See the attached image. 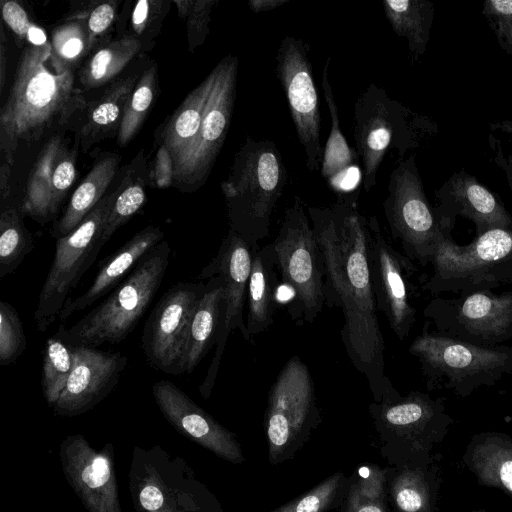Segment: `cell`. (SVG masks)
Returning a JSON list of instances; mask_svg holds the SVG:
<instances>
[{
    "label": "cell",
    "instance_id": "obj_25",
    "mask_svg": "<svg viewBox=\"0 0 512 512\" xmlns=\"http://www.w3.org/2000/svg\"><path fill=\"white\" fill-rule=\"evenodd\" d=\"M330 60L331 58L327 59L322 72V88L331 117V128L324 149L321 175L329 188L337 195L338 202L357 204L353 203L349 196L354 194L362 182V175L357 164L359 156L355 150L349 147L341 132L338 109L328 78Z\"/></svg>",
    "mask_w": 512,
    "mask_h": 512
},
{
    "label": "cell",
    "instance_id": "obj_28",
    "mask_svg": "<svg viewBox=\"0 0 512 512\" xmlns=\"http://www.w3.org/2000/svg\"><path fill=\"white\" fill-rule=\"evenodd\" d=\"M225 295L224 279L213 276L193 312L187 335L181 374L192 373L210 348L216 344Z\"/></svg>",
    "mask_w": 512,
    "mask_h": 512
},
{
    "label": "cell",
    "instance_id": "obj_49",
    "mask_svg": "<svg viewBox=\"0 0 512 512\" xmlns=\"http://www.w3.org/2000/svg\"><path fill=\"white\" fill-rule=\"evenodd\" d=\"M12 166L7 162L3 161L0 168V194L1 200L5 201L10 195V176Z\"/></svg>",
    "mask_w": 512,
    "mask_h": 512
},
{
    "label": "cell",
    "instance_id": "obj_43",
    "mask_svg": "<svg viewBox=\"0 0 512 512\" xmlns=\"http://www.w3.org/2000/svg\"><path fill=\"white\" fill-rule=\"evenodd\" d=\"M482 14L501 48L512 56V0H487Z\"/></svg>",
    "mask_w": 512,
    "mask_h": 512
},
{
    "label": "cell",
    "instance_id": "obj_12",
    "mask_svg": "<svg viewBox=\"0 0 512 512\" xmlns=\"http://www.w3.org/2000/svg\"><path fill=\"white\" fill-rule=\"evenodd\" d=\"M318 419L311 373L298 356H293L280 370L268 395L265 429L271 460L283 459L305 439Z\"/></svg>",
    "mask_w": 512,
    "mask_h": 512
},
{
    "label": "cell",
    "instance_id": "obj_22",
    "mask_svg": "<svg viewBox=\"0 0 512 512\" xmlns=\"http://www.w3.org/2000/svg\"><path fill=\"white\" fill-rule=\"evenodd\" d=\"M76 176L75 155L61 137H51L37 156L30 171L23 214L39 223L49 221L58 211Z\"/></svg>",
    "mask_w": 512,
    "mask_h": 512
},
{
    "label": "cell",
    "instance_id": "obj_14",
    "mask_svg": "<svg viewBox=\"0 0 512 512\" xmlns=\"http://www.w3.org/2000/svg\"><path fill=\"white\" fill-rule=\"evenodd\" d=\"M253 249L239 234L229 229L216 256L200 272L199 279H210L220 275L225 283V295L216 348L207 374L199 386L204 398H208L214 387L227 340L233 330L252 342L246 321L244 306L247 302L248 280L252 265Z\"/></svg>",
    "mask_w": 512,
    "mask_h": 512
},
{
    "label": "cell",
    "instance_id": "obj_35",
    "mask_svg": "<svg viewBox=\"0 0 512 512\" xmlns=\"http://www.w3.org/2000/svg\"><path fill=\"white\" fill-rule=\"evenodd\" d=\"M74 366V346L56 334L43 349L41 387L46 402L53 407L63 392Z\"/></svg>",
    "mask_w": 512,
    "mask_h": 512
},
{
    "label": "cell",
    "instance_id": "obj_5",
    "mask_svg": "<svg viewBox=\"0 0 512 512\" xmlns=\"http://www.w3.org/2000/svg\"><path fill=\"white\" fill-rule=\"evenodd\" d=\"M428 325L408 349L420 363L428 390H448L466 398L512 374V347L469 343L430 332Z\"/></svg>",
    "mask_w": 512,
    "mask_h": 512
},
{
    "label": "cell",
    "instance_id": "obj_52",
    "mask_svg": "<svg viewBox=\"0 0 512 512\" xmlns=\"http://www.w3.org/2000/svg\"><path fill=\"white\" fill-rule=\"evenodd\" d=\"M489 126L491 130H499L512 135V120L510 119L496 121L491 123Z\"/></svg>",
    "mask_w": 512,
    "mask_h": 512
},
{
    "label": "cell",
    "instance_id": "obj_24",
    "mask_svg": "<svg viewBox=\"0 0 512 512\" xmlns=\"http://www.w3.org/2000/svg\"><path fill=\"white\" fill-rule=\"evenodd\" d=\"M163 239L164 233L160 227L147 226L137 232L120 249L102 262L92 284L82 295L73 300H67L60 312V320L65 321L74 313L86 309L107 294Z\"/></svg>",
    "mask_w": 512,
    "mask_h": 512
},
{
    "label": "cell",
    "instance_id": "obj_11",
    "mask_svg": "<svg viewBox=\"0 0 512 512\" xmlns=\"http://www.w3.org/2000/svg\"><path fill=\"white\" fill-rule=\"evenodd\" d=\"M423 315L435 332L450 338L483 346H498L512 339V289L460 294L434 298Z\"/></svg>",
    "mask_w": 512,
    "mask_h": 512
},
{
    "label": "cell",
    "instance_id": "obj_42",
    "mask_svg": "<svg viewBox=\"0 0 512 512\" xmlns=\"http://www.w3.org/2000/svg\"><path fill=\"white\" fill-rule=\"evenodd\" d=\"M1 10L4 22L18 40L38 46L50 43L44 31L29 20L26 11L17 1H1Z\"/></svg>",
    "mask_w": 512,
    "mask_h": 512
},
{
    "label": "cell",
    "instance_id": "obj_18",
    "mask_svg": "<svg viewBox=\"0 0 512 512\" xmlns=\"http://www.w3.org/2000/svg\"><path fill=\"white\" fill-rule=\"evenodd\" d=\"M60 459L68 483L88 512H122L110 443L97 451L82 435H70L61 444Z\"/></svg>",
    "mask_w": 512,
    "mask_h": 512
},
{
    "label": "cell",
    "instance_id": "obj_53",
    "mask_svg": "<svg viewBox=\"0 0 512 512\" xmlns=\"http://www.w3.org/2000/svg\"><path fill=\"white\" fill-rule=\"evenodd\" d=\"M353 512H387V510L378 503H364L355 507Z\"/></svg>",
    "mask_w": 512,
    "mask_h": 512
},
{
    "label": "cell",
    "instance_id": "obj_16",
    "mask_svg": "<svg viewBox=\"0 0 512 512\" xmlns=\"http://www.w3.org/2000/svg\"><path fill=\"white\" fill-rule=\"evenodd\" d=\"M368 256L377 311L385 315L393 333L403 341L417 318L410 282L417 269L385 239L375 216L368 219Z\"/></svg>",
    "mask_w": 512,
    "mask_h": 512
},
{
    "label": "cell",
    "instance_id": "obj_32",
    "mask_svg": "<svg viewBox=\"0 0 512 512\" xmlns=\"http://www.w3.org/2000/svg\"><path fill=\"white\" fill-rule=\"evenodd\" d=\"M383 9L394 32L406 38L413 55L422 56L430 38L433 3L428 0H385Z\"/></svg>",
    "mask_w": 512,
    "mask_h": 512
},
{
    "label": "cell",
    "instance_id": "obj_39",
    "mask_svg": "<svg viewBox=\"0 0 512 512\" xmlns=\"http://www.w3.org/2000/svg\"><path fill=\"white\" fill-rule=\"evenodd\" d=\"M393 500L400 512H433V495L424 471H405L394 482Z\"/></svg>",
    "mask_w": 512,
    "mask_h": 512
},
{
    "label": "cell",
    "instance_id": "obj_46",
    "mask_svg": "<svg viewBox=\"0 0 512 512\" xmlns=\"http://www.w3.org/2000/svg\"><path fill=\"white\" fill-rule=\"evenodd\" d=\"M138 503L145 512H173L161 482L154 475L139 488Z\"/></svg>",
    "mask_w": 512,
    "mask_h": 512
},
{
    "label": "cell",
    "instance_id": "obj_7",
    "mask_svg": "<svg viewBox=\"0 0 512 512\" xmlns=\"http://www.w3.org/2000/svg\"><path fill=\"white\" fill-rule=\"evenodd\" d=\"M452 230L444 231L425 291L460 295L512 286V229L489 230L464 246L453 240Z\"/></svg>",
    "mask_w": 512,
    "mask_h": 512
},
{
    "label": "cell",
    "instance_id": "obj_4",
    "mask_svg": "<svg viewBox=\"0 0 512 512\" xmlns=\"http://www.w3.org/2000/svg\"><path fill=\"white\" fill-rule=\"evenodd\" d=\"M171 248L163 240L149 252L96 308L72 327L62 323L56 333L66 342L77 346L98 347L123 341L142 318L168 268Z\"/></svg>",
    "mask_w": 512,
    "mask_h": 512
},
{
    "label": "cell",
    "instance_id": "obj_29",
    "mask_svg": "<svg viewBox=\"0 0 512 512\" xmlns=\"http://www.w3.org/2000/svg\"><path fill=\"white\" fill-rule=\"evenodd\" d=\"M215 79V72L210 74L194 88L169 118L160 134V148L171 157L173 168L194 142L204 108Z\"/></svg>",
    "mask_w": 512,
    "mask_h": 512
},
{
    "label": "cell",
    "instance_id": "obj_51",
    "mask_svg": "<svg viewBox=\"0 0 512 512\" xmlns=\"http://www.w3.org/2000/svg\"><path fill=\"white\" fill-rule=\"evenodd\" d=\"M286 3L288 0H250L248 6L253 12L260 13L276 9Z\"/></svg>",
    "mask_w": 512,
    "mask_h": 512
},
{
    "label": "cell",
    "instance_id": "obj_9",
    "mask_svg": "<svg viewBox=\"0 0 512 512\" xmlns=\"http://www.w3.org/2000/svg\"><path fill=\"white\" fill-rule=\"evenodd\" d=\"M383 208L392 237L412 262L423 267L432 263L444 231L454 228L440 222L431 207L414 154L400 159L392 171Z\"/></svg>",
    "mask_w": 512,
    "mask_h": 512
},
{
    "label": "cell",
    "instance_id": "obj_15",
    "mask_svg": "<svg viewBox=\"0 0 512 512\" xmlns=\"http://www.w3.org/2000/svg\"><path fill=\"white\" fill-rule=\"evenodd\" d=\"M309 45L286 36L276 54V75L286 95L291 118L306 154V166L318 171L323 160L320 142V110L309 57Z\"/></svg>",
    "mask_w": 512,
    "mask_h": 512
},
{
    "label": "cell",
    "instance_id": "obj_8",
    "mask_svg": "<svg viewBox=\"0 0 512 512\" xmlns=\"http://www.w3.org/2000/svg\"><path fill=\"white\" fill-rule=\"evenodd\" d=\"M271 244L281 282L291 290V318L296 325L313 323L325 305V268L312 224L298 197L286 209Z\"/></svg>",
    "mask_w": 512,
    "mask_h": 512
},
{
    "label": "cell",
    "instance_id": "obj_38",
    "mask_svg": "<svg viewBox=\"0 0 512 512\" xmlns=\"http://www.w3.org/2000/svg\"><path fill=\"white\" fill-rule=\"evenodd\" d=\"M53 56L63 65L73 68L90 52L87 21L73 17L58 25L52 32Z\"/></svg>",
    "mask_w": 512,
    "mask_h": 512
},
{
    "label": "cell",
    "instance_id": "obj_41",
    "mask_svg": "<svg viewBox=\"0 0 512 512\" xmlns=\"http://www.w3.org/2000/svg\"><path fill=\"white\" fill-rule=\"evenodd\" d=\"M343 482L340 473L333 475L312 491L274 512H324L334 502Z\"/></svg>",
    "mask_w": 512,
    "mask_h": 512
},
{
    "label": "cell",
    "instance_id": "obj_20",
    "mask_svg": "<svg viewBox=\"0 0 512 512\" xmlns=\"http://www.w3.org/2000/svg\"><path fill=\"white\" fill-rule=\"evenodd\" d=\"M127 361V357L120 352H106L85 345L74 346L73 370L53 406L55 414L72 417L95 407L119 382Z\"/></svg>",
    "mask_w": 512,
    "mask_h": 512
},
{
    "label": "cell",
    "instance_id": "obj_31",
    "mask_svg": "<svg viewBox=\"0 0 512 512\" xmlns=\"http://www.w3.org/2000/svg\"><path fill=\"white\" fill-rule=\"evenodd\" d=\"M137 81L136 75L115 81L90 107L79 134L83 151L95 142L118 133L126 104Z\"/></svg>",
    "mask_w": 512,
    "mask_h": 512
},
{
    "label": "cell",
    "instance_id": "obj_6",
    "mask_svg": "<svg viewBox=\"0 0 512 512\" xmlns=\"http://www.w3.org/2000/svg\"><path fill=\"white\" fill-rule=\"evenodd\" d=\"M436 132L437 125L431 118L411 111L371 83L354 107V139L365 191L375 186L377 171L390 149H397L403 157Z\"/></svg>",
    "mask_w": 512,
    "mask_h": 512
},
{
    "label": "cell",
    "instance_id": "obj_33",
    "mask_svg": "<svg viewBox=\"0 0 512 512\" xmlns=\"http://www.w3.org/2000/svg\"><path fill=\"white\" fill-rule=\"evenodd\" d=\"M141 47V41L134 35L109 41L85 62L79 73L80 84L84 89H92L110 82L138 54Z\"/></svg>",
    "mask_w": 512,
    "mask_h": 512
},
{
    "label": "cell",
    "instance_id": "obj_21",
    "mask_svg": "<svg viewBox=\"0 0 512 512\" xmlns=\"http://www.w3.org/2000/svg\"><path fill=\"white\" fill-rule=\"evenodd\" d=\"M152 394L163 416L182 435L225 460H244L234 436L174 383L157 381Z\"/></svg>",
    "mask_w": 512,
    "mask_h": 512
},
{
    "label": "cell",
    "instance_id": "obj_54",
    "mask_svg": "<svg viewBox=\"0 0 512 512\" xmlns=\"http://www.w3.org/2000/svg\"><path fill=\"white\" fill-rule=\"evenodd\" d=\"M472 512H488V511H486L484 509H477V510H473Z\"/></svg>",
    "mask_w": 512,
    "mask_h": 512
},
{
    "label": "cell",
    "instance_id": "obj_48",
    "mask_svg": "<svg viewBox=\"0 0 512 512\" xmlns=\"http://www.w3.org/2000/svg\"><path fill=\"white\" fill-rule=\"evenodd\" d=\"M7 40L4 28L0 27V92L4 89L5 76H6V63H7Z\"/></svg>",
    "mask_w": 512,
    "mask_h": 512
},
{
    "label": "cell",
    "instance_id": "obj_19",
    "mask_svg": "<svg viewBox=\"0 0 512 512\" xmlns=\"http://www.w3.org/2000/svg\"><path fill=\"white\" fill-rule=\"evenodd\" d=\"M371 408L385 428L417 444L426 454L446 437L454 422L443 397L432 398L420 391L402 396L393 387Z\"/></svg>",
    "mask_w": 512,
    "mask_h": 512
},
{
    "label": "cell",
    "instance_id": "obj_37",
    "mask_svg": "<svg viewBox=\"0 0 512 512\" xmlns=\"http://www.w3.org/2000/svg\"><path fill=\"white\" fill-rule=\"evenodd\" d=\"M144 185L127 174L119 187L111 193L108 212L103 222L101 242L104 245L115 231L128 222L144 205Z\"/></svg>",
    "mask_w": 512,
    "mask_h": 512
},
{
    "label": "cell",
    "instance_id": "obj_40",
    "mask_svg": "<svg viewBox=\"0 0 512 512\" xmlns=\"http://www.w3.org/2000/svg\"><path fill=\"white\" fill-rule=\"evenodd\" d=\"M27 340L17 310L8 302L0 301V365L15 362L25 351Z\"/></svg>",
    "mask_w": 512,
    "mask_h": 512
},
{
    "label": "cell",
    "instance_id": "obj_10",
    "mask_svg": "<svg viewBox=\"0 0 512 512\" xmlns=\"http://www.w3.org/2000/svg\"><path fill=\"white\" fill-rule=\"evenodd\" d=\"M110 201L111 193L105 195L72 232L56 239L53 262L34 313L38 331L45 332L59 318L69 292L77 285L103 246L101 232Z\"/></svg>",
    "mask_w": 512,
    "mask_h": 512
},
{
    "label": "cell",
    "instance_id": "obj_47",
    "mask_svg": "<svg viewBox=\"0 0 512 512\" xmlns=\"http://www.w3.org/2000/svg\"><path fill=\"white\" fill-rule=\"evenodd\" d=\"M163 5H165L164 2L156 0H140L136 2L131 15V25L135 37L143 35L160 18Z\"/></svg>",
    "mask_w": 512,
    "mask_h": 512
},
{
    "label": "cell",
    "instance_id": "obj_50",
    "mask_svg": "<svg viewBox=\"0 0 512 512\" xmlns=\"http://www.w3.org/2000/svg\"><path fill=\"white\" fill-rule=\"evenodd\" d=\"M494 160L495 163L503 170L508 186L512 191V155L504 156L499 146Z\"/></svg>",
    "mask_w": 512,
    "mask_h": 512
},
{
    "label": "cell",
    "instance_id": "obj_44",
    "mask_svg": "<svg viewBox=\"0 0 512 512\" xmlns=\"http://www.w3.org/2000/svg\"><path fill=\"white\" fill-rule=\"evenodd\" d=\"M216 0L190 1L187 14V39L189 51L193 52L203 44L208 33L211 12Z\"/></svg>",
    "mask_w": 512,
    "mask_h": 512
},
{
    "label": "cell",
    "instance_id": "obj_2",
    "mask_svg": "<svg viewBox=\"0 0 512 512\" xmlns=\"http://www.w3.org/2000/svg\"><path fill=\"white\" fill-rule=\"evenodd\" d=\"M74 69L52 54L51 44L26 46L7 101L0 110V151L11 166L21 142L39 140L87 108Z\"/></svg>",
    "mask_w": 512,
    "mask_h": 512
},
{
    "label": "cell",
    "instance_id": "obj_17",
    "mask_svg": "<svg viewBox=\"0 0 512 512\" xmlns=\"http://www.w3.org/2000/svg\"><path fill=\"white\" fill-rule=\"evenodd\" d=\"M206 283H178L157 302L143 329L147 362L158 371L181 374L188 329Z\"/></svg>",
    "mask_w": 512,
    "mask_h": 512
},
{
    "label": "cell",
    "instance_id": "obj_23",
    "mask_svg": "<svg viewBox=\"0 0 512 512\" xmlns=\"http://www.w3.org/2000/svg\"><path fill=\"white\" fill-rule=\"evenodd\" d=\"M438 219L455 225L460 216L472 221L476 235L497 228L512 229V215L500 199L464 169L452 176L435 193Z\"/></svg>",
    "mask_w": 512,
    "mask_h": 512
},
{
    "label": "cell",
    "instance_id": "obj_36",
    "mask_svg": "<svg viewBox=\"0 0 512 512\" xmlns=\"http://www.w3.org/2000/svg\"><path fill=\"white\" fill-rule=\"evenodd\" d=\"M156 90V67L146 69L128 99L124 115L117 133V143L125 146L139 131L149 112Z\"/></svg>",
    "mask_w": 512,
    "mask_h": 512
},
{
    "label": "cell",
    "instance_id": "obj_26",
    "mask_svg": "<svg viewBox=\"0 0 512 512\" xmlns=\"http://www.w3.org/2000/svg\"><path fill=\"white\" fill-rule=\"evenodd\" d=\"M252 265L247 288L246 327L250 338L273 324L278 307L279 277L272 244L252 247Z\"/></svg>",
    "mask_w": 512,
    "mask_h": 512
},
{
    "label": "cell",
    "instance_id": "obj_45",
    "mask_svg": "<svg viewBox=\"0 0 512 512\" xmlns=\"http://www.w3.org/2000/svg\"><path fill=\"white\" fill-rule=\"evenodd\" d=\"M117 2L107 1L96 5L87 17L90 51L95 47L96 41L103 36L114 22Z\"/></svg>",
    "mask_w": 512,
    "mask_h": 512
},
{
    "label": "cell",
    "instance_id": "obj_13",
    "mask_svg": "<svg viewBox=\"0 0 512 512\" xmlns=\"http://www.w3.org/2000/svg\"><path fill=\"white\" fill-rule=\"evenodd\" d=\"M213 70L215 79L198 134L173 168V182L188 191L201 186L209 175L225 141L234 108L238 58L228 55Z\"/></svg>",
    "mask_w": 512,
    "mask_h": 512
},
{
    "label": "cell",
    "instance_id": "obj_34",
    "mask_svg": "<svg viewBox=\"0 0 512 512\" xmlns=\"http://www.w3.org/2000/svg\"><path fill=\"white\" fill-rule=\"evenodd\" d=\"M21 209L7 207L0 215V278L13 273L33 250V237L25 227Z\"/></svg>",
    "mask_w": 512,
    "mask_h": 512
},
{
    "label": "cell",
    "instance_id": "obj_1",
    "mask_svg": "<svg viewBox=\"0 0 512 512\" xmlns=\"http://www.w3.org/2000/svg\"><path fill=\"white\" fill-rule=\"evenodd\" d=\"M325 268V305L344 316L341 339L375 401L394 386L385 375L384 338L377 317L368 256V219L357 204L308 207Z\"/></svg>",
    "mask_w": 512,
    "mask_h": 512
},
{
    "label": "cell",
    "instance_id": "obj_27",
    "mask_svg": "<svg viewBox=\"0 0 512 512\" xmlns=\"http://www.w3.org/2000/svg\"><path fill=\"white\" fill-rule=\"evenodd\" d=\"M463 462L480 485L504 491L512 499V439L502 432L475 434Z\"/></svg>",
    "mask_w": 512,
    "mask_h": 512
},
{
    "label": "cell",
    "instance_id": "obj_3",
    "mask_svg": "<svg viewBox=\"0 0 512 512\" xmlns=\"http://www.w3.org/2000/svg\"><path fill=\"white\" fill-rule=\"evenodd\" d=\"M286 182L287 171L275 143L247 136L221 189L230 229L250 246L269 236L271 217Z\"/></svg>",
    "mask_w": 512,
    "mask_h": 512
},
{
    "label": "cell",
    "instance_id": "obj_30",
    "mask_svg": "<svg viewBox=\"0 0 512 512\" xmlns=\"http://www.w3.org/2000/svg\"><path fill=\"white\" fill-rule=\"evenodd\" d=\"M119 163V157L109 155L101 158L91 168L81 184L72 194L61 218L52 228L56 239L72 232L104 197Z\"/></svg>",
    "mask_w": 512,
    "mask_h": 512
}]
</instances>
